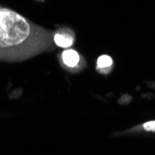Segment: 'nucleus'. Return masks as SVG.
<instances>
[{
	"mask_svg": "<svg viewBox=\"0 0 155 155\" xmlns=\"http://www.w3.org/2000/svg\"><path fill=\"white\" fill-rule=\"evenodd\" d=\"M46 32L10 8L0 7V60L21 61L43 50Z\"/></svg>",
	"mask_w": 155,
	"mask_h": 155,
	"instance_id": "nucleus-1",
	"label": "nucleus"
},
{
	"mask_svg": "<svg viewBox=\"0 0 155 155\" xmlns=\"http://www.w3.org/2000/svg\"><path fill=\"white\" fill-rule=\"evenodd\" d=\"M53 41L58 47L67 48L74 44V35L67 32H64V33L60 32V33L55 34Z\"/></svg>",
	"mask_w": 155,
	"mask_h": 155,
	"instance_id": "nucleus-2",
	"label": "nucleus"
},
{
	"mask_svg": "<svg viewBox=\"0 0 155 155\" xmlns=\"http://www.w3.org/2000/svg\"><path fill=\"white\" fill-rule=\"evenodd\" d=\"M62 61L64 64L68 67H75L80 61V57L78 53L74 49H66L62 53Z\"/></svg>",
	"mask_w": 155,
	"mask_h": 155,
	"instance_id": "nucleus-3",
	"label": "nucleus"
},
{
	"mask_svg": "<svg viewBox=\"0 0 155 155\" xmlns=\"http://www.w3.org/2000/svg\"><path fill=\"white\" fill-rule=\"evenodd\" d=\"M111 65H112V60L110 57H109L107 55H102L97 59V66L100 71H104L105 69L110 70Z\"/></svg>",
	"mask_w": 155,
	"mask_h": 155,
	"instance_id": "nucleus-4",
	"label": "nucleus"
},
{
	"mask_svg": "<svg viewBox=\"0 0 155 155\" xmlns=\"http://www.w3.org/2000/svg\"><path fill=\"white\" fill-rule=\"evenodd\" d=\"M143 127L146 131H150V132H155V121H150V122H147L144 124Z\"/></svg>",
	"mask_w": 155,
	"mask_h": 155,
	"instance_id": "nucleus-5",
	"label": "nucleus"
}]
</instances>
